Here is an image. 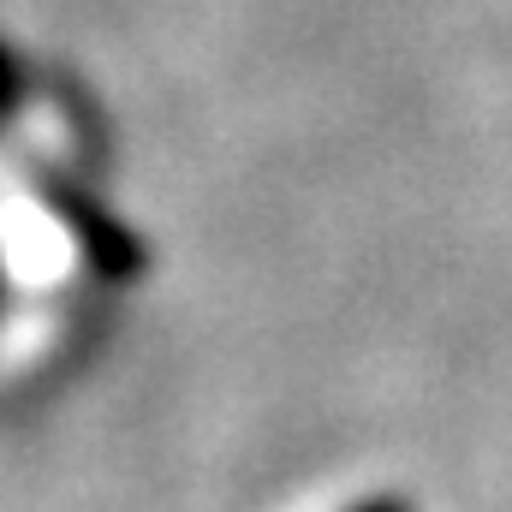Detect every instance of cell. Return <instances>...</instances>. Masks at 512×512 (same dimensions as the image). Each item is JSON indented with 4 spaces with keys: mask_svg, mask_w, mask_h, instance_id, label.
I'll list each match as a JSON object with an SVG mask.
<instances>
[{
    "mask_svg": "<svg viewBox=\"0 0 512 512\" xmlns=\"http://www.w3.org/2000/svg\"><path fill=\"white\" fill-rule=\"evenodd\" d=\"M352 512H411V501H364V507H352Z\"/></svg>",
    "mask_w": 512,
    "mask_h": 512,
    "instance_id": "1",
    "label": "cell"
}]
</instances>
